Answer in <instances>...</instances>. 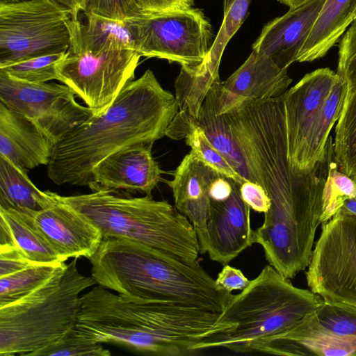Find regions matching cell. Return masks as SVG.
<instances>
[{
	"mask_svg": "<svg viewBox=\"0 0 356 356\" xmlns=\"http://www.w3.org/2000/svg\"><path fill=\"white\" fill-rule=\"evenodd\" d=\"M178 111L176 97L147 70L103 113L92 115L54 144L48 177L58 185L88 187L102 161L136 143H154L165 136Z\"/></svg>",
	"mask_w": 356,
	"mask_h": 356,
	"instance_id": "obj_1",
	"label": "cell"
},
{
	"mask_svg": "<svg viewBox=\"0 0 356 356\" xmlns=\"http://www.w3.org/2000/svg\"><path fill=\"white\" fill-rule=\"evenodd\" d=\"M221 313L184 303L125 296L97 285L81 296L78 332L99 343H113L159 356H181L218 326Z\"/></svg>",
	"mask_w": 356,
	"mask_h": 356,
	"instance_id": "obj_2",
	"label": "cell"
},
{
	"mask_svg": "<svg viewBox=\"0 0 356 356\" xmlns=\"http://www.w3.org/2000/svg\"><path fill=\"white\" fill-rule=\"evenodd\" d=\"M88 259L95 283L125 296L222 313L232 295L217 285L199 261L188 262L131 241L103 238Z\"/></svg>",
	"mask_w": 356,
	"mask_h": 356,
	"instance_id": "obj_3",
	"label": "cell"
},
{
	"mask_svg": "<svg viewBox=\"0 0 356 356\" xmlns=\"http://www.w3.org/2000/svg\"><path fill=\"white\" fill-rule=\"evenodd\" d=\"M323 301L311 290L295 286L270 264L238 294H232L214 330L193 349L215 348L237 353H257L269 339L293 329L310 316Z\"/></svg>",
	"mask_w": 356,
	"mask_h": 356,
	"instance_id": "obj_4",
	"label": "cell"
},
{
	"mask_svg": "<svg viewBox=\"0 0 356 356\" xmlns=\"http://www.w3.org/2000/svg\"><path fill=\"white\" fill-rule=\"evenodd\" d=\"M60 202L85 216L103 238L143 243L188 262L199 261L200 244L190 220L167 200L125 196L114 191L63 196Z\"/></svg>",
	"mask_w": 356,
	"mask_h": 356,
	"instance_id": "obj_5",
	"label": "cell"
},
{
	"mask_svg": "<svg viewBox=\"0 0 356 356\" xmlns=\"http://www.w3.org/2000/svg\"><path fill=\"white\" fill-rule=\"evenodd\" d=\"M77 259L30 293L0 306V355L32 356L76 326L80 294L95 283Z\"/></svg>",
	"mask_w": 356,
	"mask_h": 356,
	"instance_id": "obj_6",
	"label": "cell"
},
{
	"mask_svg": "<svg viewBox=\"0 0 356 356\" xmlns=\"http://www.w3.org/2000/svg\"><path fill=\"white\" fill-rule=\"evenodd\" d=\"M70 10L56 0L0 4V67L32 57L65 53Z\"/></svg>",
	"mask_w": 356,
	"mask_h": 356,
	"instance_id": "obj_7",
	"label": "cell"
},
{
	"mask_svg": "<svg viewBox=\"0 0 356 356\" xmlns=\"http://www.w3.org/2000/svg\"><path fill=\"white\" fill-rule=\"evenodd\" d=\"M125 22L141 56L195 67L212 44L211 25L202 10L193 7L141 13Z\"/></svg>",
	"mask_w": 356,
	"mask_h": 356,
	"instance_id": "obj_8",
	"label": "cell"
},
{
	"mask_svg": "<svg viewBox=\"0 0 356 356\" xmlns=\"http://www.w3.org/2000/svg\"><path fill=\"white\" fill-rule=\"evenodd\" d=\"M140 57L133 49L90 51L70 46L57 65V80L82 99L93 115H99L134 80Z\"/></svg>",
	"mask_w": 356,
	"mask_h": 356,
	"instance_id": "obj_9",
	"label": "cell"
},
{
	"mask_svg": "<svg viewBox=\"0 0 356 356\" xmlns=\"http://www.w3.org/2000/svg\"><path fill=\"white\" fill-rule=\"evenodd\" d=\"M306 273L324 301L356 308V216L340 208L323 224Z\"/></svg>",
	"mask_w": 356,
	"mask_h": 356,
	"instance_id": "obj_10",
	"label": "cell"
},
{
	"mask_svg": "<svg viewBox=\"0 0 356 356\" xmlns=\"http://www.w3.org/2000/svg\"><path fill=\"white\" fill-rule=\"evenodd\" d=\"M0 102L31 121L54 144L93 115L65 84L27 83L1 70Z\"/></svg>",
	"mask_w": 356,
	"mask_h": 356,
	"instance_id": "obj_11",
	"label": "cell"
},
{
	"mask_svg": "<svg viewBox=\"0 0 356 356\" xmlns=\"http://www.w3.org/2000/svg\"><path fill=\"white\" fill-rule=\"evenodd\" d=\"M339 78L330 68L306 74L282 95L284 106L287 157L292 170L304 173L307 144L321 108Z\"/></svg>",
	"mask_w": 356,
	"mask_h": 356,
	"instance_id": "obj_12",
	"label": "cell"
},
{
	"mask_svg": "<svg viewBox=\"0 0 356 356\" xmlns=\"http://www.w3.org/2000/svg\"><path fill=\"white\" fill-rule=\"evenodd\" d=\"M51 201L33 216L63 262L70 258L89 259L99 248L103 236L85 216L63 203L49 191Z\"/></svg>",
	"mask_w": 356,
	"mask_h": 356,
	"instance_id": "obj_13",
	"label": "cell"
},
{
	"mask_svg": "<svg viewBox=\"0 0 356 356\" xmlns=\"http://www.w3.org/2000/svg\"><path fill=\"white\" fill-rule=\"evenodd\" d=\"M154 143L126 147L102 161L88 186L92 191L126 190L152 195L164 172L152 156Z\"/></svg>",
	"mask_w": 356,
	"mask_h": 356,
	"instance_id": "obj_14",
	"label": "cell"
},
{
	"mask_svg": "<svg viewBox=\"0 0 356 356\" xmlns=\"http://www.w3.org/2000/svg\"><path fill=\"white\" fill-rule=\"evenodd\" d=\"M239 186L234 181L228 198L222 201L211 200L207 223V253L211 260L223 266L254 243L250 208L241 198Z\"/></svg>",
	"mask_w": 356,
	"mask_h": 356,
	"instance_id": "obj_15",
	"label": "cell"
},
{
	"mask_svg": "<svg viewBox=\"0 0 356 356\" xmlns=\"http://www.w3.org/2000/svg\"><path fill=\"white\" fill-rule=\"evenodd\" d=\"M220 175L202 161L193 151L186 154L167 183L172 189L175 207L192 223L200 244V254L207 253L211 184Z\"/></svg>",
	"mask_w": 356,
	"mask_h": 356,
	"instance_id": "obj_16",
	"label": "cell"
},
{
	"mask_svg": "<svg viewBox=\"0 0 356 356\" xmlns=\"http://www.w3.org/2000/svg\"><path fill=\"white\" fill-rule=\"evenodd\" d=\"M325 1L309 0L266 24L252 50L268 56L279 67L288 69L297 61Z\"/></svg>",
	"mask_w": 356,
	"mask_h": 356,
	"instance_id": "obj_17",
	"label": "cell"
},
{
	"mask_svg": "<svg viewBox=\"0 0 356 356\" xmlns=\"http://www.w3.org/2000/svg\"><path fill=\"white\" fill-rule=\"evenodd\" d=\"M54 146L31 121L0 102V156L29 170L48 165Z\"/></svg>",
	"mask_w": 356,
	"mask_h": 356,
	"instance_id": "obj_18",
	"label": "cell"
},
{
	"mask_svg": "<svg viewBox=\"0 0 356 356\" xmlns=\"http://www.w3.org/2000/svg\"><path fill=\"white\" fill-rule=\"evenodd\" d=\"M287 68H280L268 56L252 50L222 88L240 99H268L282 95L292 82Z\"/></svg>",
	"mask_w": 356,
	"mask_h": 356,
	"instance_id": "obj_19",
	"label": "cell"
},
{
	"mask_svg": "<svg viewBox=\"0 0 356 356\" xmlns=\"http://www.w3.org/2000/svg\"><path fill=\"white\" fill-rule=\"evenodd\" d=\"M257 353L287 356H356V341L325 332L309 316L293 329L267 341Z\"/></svg>",
	"mask_w": 356,
	"mask_h": 356,
	"instance_id": "obj_20",
	"label": "cell"
},
{
	"mask_svg": "<svg viewBox=\"0 0 356 356\" xmlns=\"http://www.w3.org/2000/svg\"><path fill=\"white\" fill-rule=\"evenodd\" d=\"M195 127H199L203 130L212 145L245 181H250L244 158L232 136L223 114H217L209 91L202 103L197 118L183 122H171L165 136L174 140L184 139Z\"/></svg>",
	"mask_w": 356,
	"mask_h": 356,
	"instance_id": "obj_21",
	"label": "cell"
},
{
	"mask_svg": "<svg viewBox=\"0 0 356 356\" xmlns=\"http://www.w3.org/2000/svg\"><path fill=\"white\" fill-rule=\"evenodd\" d=\"M355 10L356 0H325L297 61L312 62L325 56L353 21Z\"/></svg>",
	"mask_w": 356,
	"mask_h": 356,
	"instance_id": "obj_22",
	"label": "cell"
},
{
	"mask_svg": "<svg viewBox=\"0 0 356 356\" xmlns=\"http://www.w3.org/2000/svg\"><path fill=\"white\" fill-rule=\"evenodd\" d=\"M0 245L17 248L36 264L63 262L32 216L0 207Z\"/></svg>",
	"mask_w": 356,
	"mask_h": 356,
	"instance_id": "obj_23",
	"label": "cell"
},
{
	"mask_svg": "<svg viewBox=\"0 0 356 356\" xmlns=\"http://www.w3.org/2000/svg\"><path fill=\"white\" fill-rule=\"evenodd\" d=\"M85 23L71 18L70 46L90 51L128 49L136 51L135 39L126 22L83 13Z\"/></svg>",
	"mask_w": 356,
	"mask_h": 356,
	"instance_id": "obj_24",
	"label": "cell"
},
{
	"mask_svg": "<svg viewBox=\"0 0 356 356\" xmlns=\"http://www.w3.org/2000/svg\"><path fill=\"white\" fill-rule=\"evenodd\" d=\"M26 170L0 156V207L34 216L49 205L51 197L49 191L35 186Z\"/></svg>",
	"mask_w": 356,
	"mask_h": 356,
	"instance_id": "obj_25",
	"label": "cell"
},
{
	"mask_svg": "<svg viewBox=\"0 0 356 356\" xmlns=\"http://www.w3.org/2000/svg\"><path fill=\"white\" fill-rule=\"evenodd\" d=\"M346 92V83L339 76L323 103L309 138L304 172H309L326 156L329 134L338 121Z\"/></svg>",
	"mask_w": 356,
	"mask_h": 356,
	"instance_id": "obj_26",
	"label": "cell"
},
{
	"mask_svg": "<svg viewBox=\"0 0 356 356\" xmlns=\"http://www.w3.org/2000/svg\"><path fill=\"white\" fill-rule=\"evenodd\" d=\"M333 146L339 170L356 179V81L346 85Z\"/></svg>",
	"mask_w": 356,
	"mask_h": 356,
	"instance_id": "obj_27",
	"label": "cell"
},
{
	"mask_svg": "<svg viewBox=\"0 0 356 356\" xmlns=\"http://www.w3.org/2000/svg\"><path fill=\"white\" fill-rule=\"evenodd\" d=\"M252 0H224L223 19L204 62L196 70L212 79L220 78L219 67L223 51L248 15Z\"/></svg>",
	"mask_w": 356,
	"mask_h": 356,
	"instance_id": "obj_28",
	"label": "cell"
},
{
	"mask_svg": "<svg viewBox=\"0 0 356 356\" xmlns=\"http://www.w3.org/2000/svg\"><path fill=\"white\" fill-rule=\"evenodd\" d=\"M65 262L35 264L13 274L0 277V306L30 293L51 279Z\"/></svg>",
	"mask_w": 356,
	"mask_h": 356,
	"instance_id": "obj_29",
	"label": "cell"
},
{
	"mask_svg": "<svg viewBox=\"0 0 356 356\" xmlns=\"http://www.w3.org/2000/svg\"><path fill=\"white\" fill-rule=\"evenodd\" d=\"M310 319L333 336L356 341V308L323 300Z\"/></svg>",
	"mask_w": 356,
	"mask_h": 356,
	"instance_id": "obj_30",
	"label": "cell"
},
{
	"mask_svg": "<svg viewBox=\"0 0 356 356\" xmlns=\"http://www.w3.org/2000/svg\"><path fill=\"white\" fill-rule=\"evenodd\" d=\"M65 53L29 58L1 67L10 77L27 83H40L57 80L56 67Z\"/></svg>",
	"mask_w": 356,
	"mask_h": 356,
	"instance_id": "obj_31",
	"label": "cell"
},
{
	"mask_svg": "<svg viewBox=\"0 0 356 356\" xmlns=\"http://www.w3.org/2000/svg\"><path fill=\"white\" fill-rule=\"evenodd\" d=\"M356 195V179L339 170L335 159L331 162L323 195L321 224L330 220L341 207L343 201Z\"/></svg>",
	"mask_w": 356,
	"mask_h": 356,
	"instance_id": "obj_32",
	"label": "cell"
},
{
	"mask_svg": "<svg viewBox=\"0 0 356 356\" xmlns=\"http://www.w3.org/2000/svg\"><path fill=\"white\" fill-rule=\"evenodd\" d=\"M111 354L102 343L81 335L75 326L59 339L34 353L32 356H109Z\"/></svg>",
	"mask_w": 356,
	"mask_h": 356,
	"instance_id": "obj_33",
	"label": "cell"
},
{
	"mask_svg": "<svg viewBox=\"0 0 356 356\" xmlns=\"http://www.w3.org/2000/svg\"><path fill=\"white\" fill-rule=\"evenodd\" d=\"M185 142L206 164L220 174L241 185L245 181L226 159L212 145L203 130L195 127L186 136Z\"/></svg>",
	"mask_w": 356,
	"mask_h": 356,
	"instance_id": "obj_34",
	"label": "cell"
},
{
	"mask_svg": "<svg viewBox=\"0 0 356 356\" xmlns=\"http://www.w3.org/2000/svg\"><path fill=\"white\" fill-rule=\"evenodd\" d=\"M83 13L120 22L142 13L135 0H85Z\"/></svg>",
	"mask_w": 356,
	"mask_h": 356,
	"instance_id": "obj_35",
	"label": "cell"
},
{
	"mask_svg": "<svg viewBox=\"0 0 356 356\" xmlns=\"http://www.w3.org/2000/svg\"><path fill=\"white\" fill-rule=\"evenodd\" d=\"M337 73L346 85L356 81V18L339 41Z\"/></svg>",
	"mask_w": 356,
	"mask_h": 356,
	"instance_id": "obj_36",
	"label": "cell"
},
{
	"mask_svg": "<svg viewBox=\"0 0 356 356\" xmlns=\"http://www.w3.org/2000/svg\"><path fill=\"white\" fill-rule=\"evenodd\" d=\"M35 264L14 245H0V277L13 274Z\"/></svg>",
	"mask_w": 356,
	"mask_h": 356,
	"instance_id": "obj_37",
	"label": "cell"
},
{
	"mask_svg": "<svg viewBox=\"0 0 356 356\" xmlns=\"http://www.w3.org/2000/svg\"><path fill=\"white\" fill-rule=\"evenodd\" d=\"M243 200L254 211L266 213L270 207V200L264 188L259 184L250 181H244L239 186Z\"/></svg>",
	"mask_w": 356,
	"mask_h": 356,
	"instance_id": "obj_38",
	"label": "cell"
},
{
	"mask_svg": "<svg viewBox=\"0 0 356 356\" xmlns=\"http://www.w3.org/2000/svg\"><path fill=\"white\" fill-rule=\"evenodd\" d=\"M215 280L219 287L228 293H232L234 291H241L250 282L240 269L228 264L224 266Z\"/></svg>",
	"mask_w": 356,
	"mask_h": 356,
	"instance_id": "obj_39",
	"label": "cell"
},
{
	"mask_svg": "<svg viewBox=\"0 0 356 356\" xmlns=\"http://www.w3.org/2000/svg\"><path fill=\"white\" fill-rule=\"evenodd\" d=\"M142 13H156L193 7V0H135Z\"/></svg>",
	"mask_w": 356,
	"mask_h": 356,
	"instance_id": "obj_40",
	"label": "cell"
},
{
	"mask_svg": "<svg viewBox=\"0 0 356 356\" xmlns=\"http://www.w3.org/2000/svg\"><path fill=\"white\" fill-rule=\"evenodd\" d=\"M234 180L220 174L210 187L211 200L222 201L229 197L232 192Z\"/></svg>",
	"mask_w": 356,
	"mask_h": 356,
	"instance_id": "obj_41",
	"label": "cell"
},
{
	"mask_svg": "<svg viewBox=\"0 0 356 356\" xmlns=\"http://www.w3.org/2000/svg\"><path fill=\"white\" fill-rule=\"evenodd\" d=\"M59 3L67 8L72 14V19H79V14L83 12L85 0H56Z\"/></svg>",
	"mask_w": 356,
	"mask_h": 356,
	"instance_id": "obj_42",
	"label": "cell"
},
{
	"mask_svg": "<svg viewBox=\"0 0 356 356\" xmlns=\"http://www.w3.org/2000/svg\"><path fill=\"white\" fill-rule=\"evenodd\" d=\"M341 208L356 216V195L346 199Z\"/></svg>",
	"mask_w": 356,
	"mask_h": 356,
	"instance_id": "obj_43",
	"label": "cell"
},
{
	"mask_svg": "<svg viewBox=\"0 0 356 356\" xmlns=\"http://www.w3.org/2000/svg\"><path fill=\"white\" fill-rule=\"evenodd\" d=\"M309 0H277L282 4L288 6L290 8H297Z\"/></svg>",
	"mask_w": 356,
	"mask_h": 356,
	"instance_id": "obj_44",
	"label": "cell"
},
{
	"mask_svg": "<svg viewBox=\"0 0 356 356\" xmlns=\"http://www.w3.org/2000/svg\"><path fill=\"white\" fill-rule=\"evenodd\" d=\"M29 0H0V4H9L24 2Z\"/></svg>",
	"mask_w": 356,
	"mask_h": 356,
	"instance_id": "obj_45",
	"label": "cell"
},
{
	"mask_svg": "<svg viewBox=\"0 0 356 356\" xmlns=\"http://www.w3.org/2000/svg\"><path fill=\"white\" fill-rule=\"evenodd\" d=\"M356 18V10H355V12L354 13V15H353V19Z\"/></svg>",
	"mask_w": 356,
	"mask_h": 356,
	"instance_id": "obj_46",
	"label": "cell"
}]
</instances>
